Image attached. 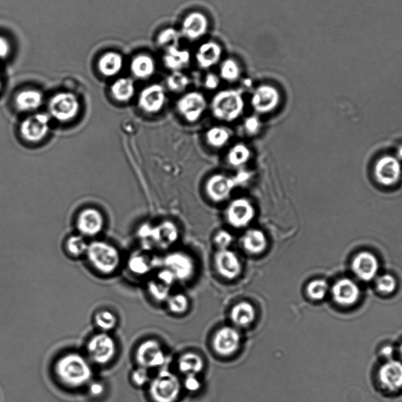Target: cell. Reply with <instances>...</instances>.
Segmentation results:
<instances>
[{
    "label": "cell",
    "instance_id": "cell-47",
    "mask_svg": "<svg viewBox=\"0 0 402 402\" xmlns=\"http://www.w3.org/2000/svg\"><path fill=\"white\" fill-rule=\"evenodd\" d=\"M233 241L234 237L232 234L225 229L219 230L214 236V242L215 246L219 248V250L229 249Z\"/></svg>",
    "mask_w": 402,
    "mask_h": 402
},
{
    "label": "cell",
    "instance_id": "cell-18",
    "mask_svg": "<svg viewBox=\"0 0 402 402\" xmlns=\"http://www.w3.org/2000/svg\"><path fill=\"white\" fill-rule=\"evenodd\" d=\"M179 228L171 221H163L159 225L152 227L148 240L149 245H154L161 249H167L179 239Z\"/></svg>",
    "mask_w": 402,
    "mask_h": 402
},
{
    "label": "cell",
    "instance_id": "cell-37",
    "mask_svg": "<svg viewBox=\"0 0 402 402\" xmlns=\"http://www.w3.org/2000/svg\"><path fill=\"white\" fill-rule=\"evenodd\" d=\"M88 243L86 242L82 235H72L65 241V250L67 253L74 258H79L87 253Z\"/></svg>",
    "mask_w": 402,
    "mask_h": 402
},
{
    "label": "cell",
    "instance_id": "cell-24",
    "mask_svg": "<svg viewBox=\"0 0 402 402\" xmlns=\"http://www.w3.org/2000/svg\"><path fill=\"white\" fill-rule=\"evenodd\" d=\"M241 246L250 255H260L268 247V239L262 230L257 228L249 229L241 237Z\"/></svg>",
    "mask_w": 402,
    "mask_h": 402
},
{
    "label": "cell",
    "instance_id": "cell-43",
    "mask_svg": "<svg viewBox=\"0 0 402 402\" xmlns=\"http://www.w3.org/2000/svg\"><path fill=\"white\" fill-rule=\"evenodd\" d=\"M167 302L170 311L175 314L186 313L189 308V300L183 294L170 295Z\"/></svg>",
    "mask_w": 402,
    "mask_h": 402
},
{
    "label": "cell",
    "instance_id": "cell-20",
    "mask_svg": "<svg viewBox=\"0 0 402 402\" xmlns=\"http://www.w3.org/2000/svg\"><path fill=\"white\" fill-rule=\"evenodd\" d=\"M209 22L207 17L201 12L189 13L182 23L181 34L190 41H196L207 34Z\"/></svg>",
    "mask_w": 402,
    "mask_h": 402
},
{
    "label": "cell",
    "instance_id": "cell-44",
    "mask_svg": "<svg viewBox=\"0 0 402 402\" xmlns=\"http://www.w3.org/2000/svg\"><path fill=\"white\" fill-rule=\"evenodd\" d=\"M130 379L135 387H142L147 385L151 380L149 369L138 366V368L131 373Z\"/></svg>",
    "mask_w": 402,
    "mask_h": 402
},
{
    "label": "cell",
    "instance_id": "cell-8",
    "mask_svg": "<svg viewBox=\"0 0 402 402\" xmlns=\"http://www.w3.org/2000/svg\"><path fill=\"white\" fill-rule=\"evenodd\" d=\"M51 116L47 114H36L24 119L19 127V133L25 142L38 143L48 135Z\"/></svg>",
    "mask_w": 402,
    "mask_h": 402
},
{
    "label": "cell",
    "instance_id": "cell-7",
    "mask_svg": "<svg viewBox=\"0 0 402 402\" xmlns=\"http://www.w3.org/2000/svg\"><path fill=\"white\" fill-rule=\"evenodd\" d=\"M255 214V208L252 201L246 197H239L228 204L224 215L230 227L241 229L252 223Z\"/></svg>",
    "mask_w": 402,
    "mask_h": 402
},
{
    "label": "cell",
    "instance_id": "cell-10",
    "mask_svg": "<svg viewBox=\"0 0 402 402\" xmlns=\"http://www.w3.org/2000/svg\"><path fill=\"white\" fill-rule=\"evenodd\" d=\"M281 94L278 88L270 84L257 87L251 98V105L256 114L265 115L272 113L279 107Z\"/></svg>",
    "mask_w": 402,
    "mask_h": 402
},
{
    "label": "cell",
    "instance_id": "cell-45",
    "mask_svg": "<svg viewBox=\"0 0 402 402\" xmlns=\"http://www.w3.org/2000/svg\"><path fill=\"white\" fill-rule=\"evenodd\" d=\"M377 285L380 292L390 294L396 288L397 283L393 276L385 274L380 276L377 280Z\"/></svg>",
    "mask_w": 402,
    "mask_h": 402
},
{
    "label": "cell",
    "instance_id": "cell-5",
    "mask_svg": "<svg viewBox=\"0 0 402 402\" xmlns=\"http://www.w3.org/2000/svg\"><path fill=\"white\" fill-rule=\"evenodd\" d=\"M86 351L91 362L98 366H107L116 358V342L109 333L100 332L91 336Z\"/></svg>",
    "mask_w": 402,
    "mask_h": 402
},
{
    "label": "cell",
    "instance_id": "cell-57",
    "mask_svg": "<svg viewBox=\"0 0 402 402\" xmlns=\"http://www.w3.org/2000/svg\"><path fill=\"white\" fill-rule=\"evenodd\" d=\"M400 156H402V149L400 150Z\"/></svg>",
    "mask_w": 402,
    "mask_h": 402
},
{
    "label": "cell",
    "instance_id": "cell-28",
    "mask_svg": "<svg viewBox=\"0 0 402 402\" xmlns=\"http://www.w3.org/2000/svg\"><path fill=\"white\" fill-rule=\"evenodd\" d=\"M123 58L116 51L105 52L98 62V69L105 77H114L122 71Z\"/></svg>",
    "mask_w": 402,
    "mask_h": 402
},
{
    "label": "cell",
    "instance_id": "cell-1",
    "mask_svg": "<svg viewBox=\"0 0 402 402\" xmlns=\"http://www.w3.org/2000/svg\"><path fill=\"white\" fill-rule=\"evenodd\" d=\"M55 373L62 385L72 389L88 386L93 378L91 361L76 352L61 356L55 362Z\"/></svg>",
    "mask_w": 402,
    "mask_h": 402
},
{
    "label": "cell",
    "instance_id": "cell-41",
    "mask_svg": "<svg viewBox=\"0 0 402 402\" xmlns=\"http://www.w3.org/2000/svg\"><path fill=\"white\" fill-rule=\"evenodd\" d=\"M128 268L136 275H146L149 272L151 266L149 261L142 255L135 254L130 257L128 261Z\"/></svg>",
    "mask_w": 402,
    "mask_h": 402
},
{
    "label": "cell",
    "instance_id": "cell-35",
    "mask_svg": "<svg viewBox=\"0 0 402 402\" xmlns=\"http://www.w3.org/2000/svg\"><path fill=\"white\" fill-rule=\"evenodd\" d=\"M94 322L100 332L109 333L116 327L118 320L114 312L109 309H101L95 314Z\"/></svg>",
    "mask_w": 402,
    "mask_h": 402
},
{
    "label": "cell",
    "instance_id": "cell-36",
    "mask_svg": "<svg viewBox=\"0 0 402 402\" xmlns=\"http://www.w3.org/2000/svg\"><path fill=\"white\" fill-rule=\"evenodd\" d=\"M220 74L223 81L234 83L239 80L241 69L234 59L227 58L220 65Z\"/></svg>",
    "mask_w": 402,
    "mask_h": 402
},
{
    "label": "cell",
    "instance_id": "cell-6",
    "mask_svg": "<svg viewBox=\"0 0 402 402\" xmlns=\"http://www.w3.org/2000/svg\"><path fill=\"white\" fill-rule=\"evenodd\" d=\"M81 103L77 96L69 91L58 92L48 102L49 116L59 122H69L77 117Z\"/></svg>",
    "mask_w": 402,
    "mask_h": 402
},
{
    "label": "cell",
    "instance_id": "cell-26",
    "mask_svg": "<svg viewBox=\"0 0 402 402\" xmlns=\"http://www.w3.org/2000/svg\"><path fill=\"white\" fill-rule=\"evenodd\" d=\"M43 102L42 92L36 89H25L19 91L15 98V105L18 111L28 113L37 110Z\"/></svg>",
    "mask_w": 402,
    "mask_h": 402
},
{
    "label": "cell",
    "instance_id": "cell-11",
    "mask_svg": "<svg viewBox=\"0 0 402 402\" xmlns=\"http://www.w3.org/2000/svg\"><path fill=\"white\" fill-rule=\"evenodd\" d=\"M135 361L138 366L145 368H159L166 363V355L159 342L148 340L141 342L137 347Z\"/></svg>",
    "mask_w": 402,
    "mask_h": 402
},
{
    "label": "cell",
    "instance_id": "cell-31",
    "mask_svg": "<svg viewBox=\"0 0 402 402\" xmlns=\"http://www.w3.org/2000/svg\"><path fill=\"white\" fill-rule=\"evenodd\" d=\"M135 85L130 78H119L111 85L110 93L118 102L127 103L135 95Z\"/></svg>",
    "mask_w": 402,
    "mask_h": 402
},
{
    "label": "cell",
    "instance_id": "cell-49",
    "mask_svg": "<svg viewBox=\"0 0 402 402\" xmlns=\"http://www.w3.org/2000/svg\"><path fill=\"white\" fill-rule=\"evenodd\" d=\"M157 280L170 288L171 286H173L177 281L174 274L167 268L163 269L161 272L157 274Z\"/></svg>",
    "mask_w": 402,
    "mask_h": 402
},
{
    "label": "cell",
    "instance_id": "cell-48",
    "mask_svg": "<svg viewBox=\"0 0 402 402\" xmlns=\"http://www.w3.org/2000/svg\"><path fill=\"white\" fill-rule=\"evenodd\" d=\"M88 394L93 398H100L105 393V386L100 381L92 380L88 385Z\"/></svg>",
    "mask_w": 402,
    "mask_h": 402
},
{
    "label": "cell",
    "instance_id": "cell-50",
    "mask_svg": "<svg viewBox=\"0 0 402 402\" xmlns=\"http://www.w3.org/2000/svg\"><path fill=\"white\" fill-rule=\"evenodd\" d=\"M184 387L190 392H196L200 390L201 383L196 375H187L184 381Z\"/></svg>",
    "mask_w": 402,
    "mask_h": 402
},
{
    "label": "cell",
    "instance_id": "cell-51",
    "mask_svg": "<svg viewBox=\"0 0 402 402\" xmlns=\"http://www.w3.org/2000/svg\"><path fill=\"white\" fill-rule=\"evenodd\" d=\"M220 84V76L215 74H212V72L207 74L206 79H204V87H206L208 90H215L219 88Z\"/></svg>",
    "mask_w": 402,
    "mask_h": 402
},
{
    "label": "cell",
    "instance_id": "cell-9",
    "mask_svg": "<svg viewBox=\"0 0 402 402\" xmlns=\"http://www.w3.org/2000/svg\"><path fill=\"white\" fill-rule=\"evenodd\" d=\"M208 102L206 97L199 91H190L183 95L176 103L179 114L189 123H196L206 113Z\"/></svg>",
    "mask_w": 402,
    "mask_h": 402
},
{
    "label": "cell",
    "instance_id": "cell-54",
    "mask_svg": "<svg viewBox=\"0 0 402 402\" xmlns=\"http://www.w3.org/2000/svg\"><path fill=\"white\" fill-rule=\"evenodd\" d=\"M382 354L387 358H391L393 354V348L390 346L384 347L382 349Z\"/></svg>",
    "mask_w": 402,
    "mask_h": 402
},
{
    "label": "cell",
    "instance_id": "cell-3",
    "mask_svg": "<svg viewBox=\"0 0 402 402\" xmlns=\"http://www.w3.org/2000/svg\"><path fill=\"white\" fill-rule=\"evenodd\" d=\"M246 103L241 91L223 90L216 93L210 102L213 116L220 121L232 123L243 114Z\"/></svg>",
    "mask_w": 402,
    "mask_h": 402
},
{
    "label": "cell",
    "instance_id": "cell-17",
    "mask_svg": "<svg viewBox=\"0 0 402 402\" xmlns=\"http://www.w3.org/2000/svg\"><path fill=\"white\" fill-rule=\"evenodd\" d=\"M104 227L103 215L96 208H85L77 216L76 227L83 236H95L102 232Z\"/></svg>",
    "mask_w": 402,
    "mask_h": 402
},
{
    "label": "cell",
    "instance_id": "cell-27",
    "mask_svg": "<svg viewBox=\"0 0 402 402\" xmlns=\"http://www.w3.org/2000/svg\"><path fill=\"white\" fill-rule=\"evenodd\" d=\"M255 318V308L247 301L237 302L230 311V320L236 328H247L253 324Z\"/></svg>",
    "mask_w": 402,
    "mask_h": 402
},
{
    "label": "cell",
    "instance_id": "cell-53",
    "mask_svg": "<svg viewBox=\"0 0 402 402\" xmlns=\"http://www.w3.org/2000/svg\"><path fill=\"white\" fill-rule=\"evenodd\" d=\"M250 177H251V175H250L247 170H242L241 173L234 177V179L236 186H239V185H242L243 183L246 182L250 179Z\"/></svg>",
    "mask_w": 402,
    "mask_h": 402
},
{
    "label": "cell",
    "instance_id": "cell-14",
    "mask_svg": "<svg viewBox=\"0 0 402 402\" xmlns=\"http://www.w3.org/2000/svg\"><path fill=\"white\" fill-rule=\"evenodd\" d=\"M236 187L234 177L215 174L206 181V193L210 201L219 203L229 199Z\"/></svg>",
    "mask_w": 402,
    "mask_h": 402
},
{
    "label": "cell",
    "instance_id": "cell-33",
    "mask_svg": "<svg viewBox=\"0 0 402 402\" xmlns=\"http://www.w3.org/2000/svg\"><path fill=\"white\" fill-rule=\"evenodd\" d=\"M252 152L246 144L239 142L234 145L228 151L227 160L230 166L240 168L251 159Z\"/></svg>",
    "mask_w": 402,
    "mask_h": 402
},
{
    "label": "cell",
    "instance_id": "cell-4",
    "mask_svg": "<svg viewBox=\"0 0 402 402\" xmlns=\"http://www.w3.org/2000/svg\"><path fill=\"white\" fill-rule=\"evenodd\" d=\"M179 378L168 370H162L149 384V397L154 402H175L180 397Z\"/></svg>",
    "mask_w": 402,
    "mask_h": 402
},
{
    "label": "cell",
    "instance_id": "cell-55",
    "mask_svg": "<svg viewBox=\"0 0 402 402\" xmlns=\"http://www.w3.org/2000/svg\"><path fill=\"white\" fill-rule=\"evenodd\" d=\"M2 86H3L2 78L1 76H0V91H1L2 89Z\"/></svg>",
    "mask_w": 402,
    "mask_h": 402
},
{
    "label": "cell",
    "instance_id": "cell-22",
    "mask_svg": "<svg viewBox=\"0 0 402 402\" xmlns=\"http://www.w3.org/2000/svg\"><path fill=\"white\" fill-rule=\"evenodd\" d=\"M334 300L338 304L350 307L355 304L360 297V289L356 283L350 279H341L333 288Z\"/></svg>",
    "mask_w": 402,
    "mask_h": 402
},
{
    "label": "cell",
    "instance_id": "cell-23",
    "mask_svg": "<svg viewBox=\"0 0 402 402\" xmlns=\"http://www.w3.org/2000/svg\"><path fill=\"white\" fill-rule=\"evenodd\" d=\"M352 269L356 275L363 281H371L377 274L379 262L375 256L368 252L361 253L356 255Z\"/></svg>",
    "mask_w": 402,
    "mask_h": 402
},
{
    "label": "cell",
    "instance_id": "cell-40",
    "mask_svg": "<svg viewBox=\"0 0 402 402\" xmlns=\"http://www.w3.org/2000/svg\"><path fill=\"white\" fill-rule=\"evenodd\" d=\"M180 32L173 28H168L161 32L157 36V43L160 47L168 48L176 47L179 44Z\"/></svg>",
    "mask_w": 402,
    "mask_h": 402
},
{
    "label": "cell",
    "instance_id": "cell-30",
    "mask_svg": "<svg viewBox=\"0 0 402 402\" xmlns=\"http://www.w3.org/2000/svg\"><path fill=\"white\" fill-rule=\"evenodd\" d=\"M130 72L140 80H147L155 74L156 62L148 55H138L130 62Z\"/></svg>",
    "mask_w": 402,
    "mask_h": 402
},
{
    "label": "cell",
    "instance_id": "cell-29",
    "mask_svg": "<svg viewBox=\"0 0 402 402\" xmlns=\"http://www.w3.org/2000/svg\"><path fill=\"white\" fill-rule=\"evenodd\" d=\"M190 59V53L187 50L180 49L176 46L166 49L163 62L167 69L176 72L187 67Z\"/></svg>",
    "mask_w": 402,
    "mask_h": 402
},
{
    "label": "cell",
    "instance_id": "cell-21",
    "mask_svg": "<svg viewBox=\"0 0 402 402\" xmlns=\"http://www.w3.org/2000/svg\"><path fill=\"white\" fill-rule=\"evenodd\" d=\"M379 378L382 385L390 392H397L402 388V363L389 361L380 369Z\"/></svg>",
    "mask_w": 402,
    "mask_h": 402
},
{
    "label": "cell",
    "instance_id": "cell-38",
    "mask_svg": "<svg viewBox=\"0 0 402 402\" xmlns=\"http://www.w3.org/2000/svg\"><path fill=\"white\" fill-rule=\"evenodd\" d=\"M190 83L189 78L181 71L173 72L167 78V86L170 91L180 93L188 88Z\"/></svg>",
    "mask_w": 402,
    "mask_h": 402
},
{
    "label": "cell",
    "instance_id": "cell-15",
    "mask_svg": "<svg viewBox=\"0 0 402 402\" xmlns=\"http://www.w3.org/2000/svg\"><path fill=\"white\" fill-rule=\"evenodd\" d=\"M164 267L170 270L177 281H186L193 278L195 263L189 255L183 252H175L168 255L163 260Z\"/></svg>",
    "mask_w": 402,
    "mask_h": 402
},
{
    "label": "cell",
    "instance_id": "cell-16",
    "mask_svg": "<svg viewBox=\"0 0 402 402\" xmlns=\"http://www.w3.org/2000/svg\"><path fill=\"white\" fill-rule=\"evenodd\" d=\"M214 263L217 272L227 280H234L242 272V263L239 255L229 249L219 250L214 256Z\"/></svg>",
    "mask_w": 402,
    "mask_h": 402
},
{
    "label": "cell",
    "instance_id": "cell-42",
    "mask_svg": "<svg viewBox=\"0 0 402 402\" xmlns=\"http://www.w3.org/2000/svg\"><path fill=\"white\" fill-rule=\"evenodd\" d=\"M149 295L157 302L167 301L170 297V287L159 281H151L148 284Z\"/></svg>",
    "mask_w": 402,
    "mask_h": 402
},
{
    "label": "cell",
    "instance_id": "cell-25",
    "mask_svg": "<svg viewBox=\"0 0 402 402\" xmlns=\"http://www.w3.org/2000/svg\"><path fill=\"white\" fill-rule=\"evenodd\" d=\"M222 55L221 46L214 41H208L201 45L197 50L196 61L200 68L208 69L220 62Z\"/></svg>",
    "mask_w": 402,
    "mask_h": 402
},
{
    "label": "cell",
    "instance_id": "cell-12",
    "mask_svg": "<svg viewBox=\"0 0 402 402\" xmlns=\"http://www.w3.org/2000/svg\"><path fill=\"white\" fill-rule=\"evenodd\" d=\"M241 344V335L235 327L224 326L217 331L213 339V347L216 354L229 357L239 351Z\"/></svg>",
    "mask_w": 402,
    "mask_h": 402
},
{
    "label": "cell",
    "instance_id": "cell-56",
    "mask_svg": "<svg viewBox=\"0 0 402 402\" xmlns=\"http://www.w3.org/2000/svg\"><path fill=\"white\" fill-rule=\"evenodd\" d=\"M400 351H401V354L402 355V345L401 346Z\"/></svg>",
    "mask_w": 402,
    "mask_h": 402
},
{
    "label": "cell",
    "instance_id": "cell-13",
    "mask_svg": "<svg viewBox=\"0 0 402 402\" xmlns=\"http://www.w3.org/2000/svg\"><path fill=\"white\" fill-rule=\"evenodd\" d=\"M166 101V89L161 84L154 83L147 86L140 92L138 105L145 114L154 115L161 112Z\"/></svg>",
    "mask_w": 402,
    "mask_h": 402
},
{
    "label": "cell",
    "instance_id": "cell-19",
    "mask_svg": "<svg viewBox=\"0 0 402 402\" xmlns=\"http://www.w3.org/2000/svg\"><path fill=\"white\" fill-rule=\"evenodd\" d=\"M401 173L400 163L392 156L382 157L375 167V175L377 181L387 187L393 186L397 183Z\"/></svg>",
    "mask_w": 402,
    "mask_h": 402
},
{
    "label": "cell",
    "instance_id": "cell-46",
    "mask_svg": "<svg viewBox=\"0 0 402 402\" xmlns=\"http://www.w3.org/2000/svg\"><path fill=\"white\" fill-rule=\"evenodd\" d=\"M262 128L260 119L257 115H253L247 117L243 122V129L249 136H255L260 133Z\"/></svg>",
    "mask_w": 402,
    "mask_h": 402
},
{
    "label": "cell",
    "instance_id": "cell-52",
    "mask_svg": "<svg viewBox=\"0 0 402 402\" xmlns=\"http://www.w3.org/2000/svg\"><path fill=\"white\" fill-rule=\"evenodd\" d=\"M11 52V44L8 39L0 36V59L8 57Z\"/></svg>",
    "mask_w": 402,
    "mask_h": 402
},
{
    "label": "cell",
    "instance_id": "cell-39",
    "mask_svg": "<svg viewBox=\"0 0 402 402\" xmlns=\"http://www.w3.org/2000/svg\"><path fill=\"white\" fill-rule=\"evenodd\" d=\"M328 290V283L325 280L316 279L307 286V295L309 299L319 301L324 299Z\"/></svg>",
    "mask_w": 402,
    "mask_h": 402
},
{
    "label": "cell",
    "instance_id": "cell-2",
    "mask_svg": "<svg viewBox=\"0 0 402 402\" xmlns=\"http://www.w3.org/2000/svg\"><path fill=\"white\" fill-rule=\"evenodd\" d=\"M85 255L92 268L104 275L114 274L121 265V257L119 250L103 241L88 243Z\"/></svg>",
    "mask_w": 402,
    "mask_h": 402
},
{
    "label": "cell",
    "instance_id": "cell-32",
    "mask_svg": "<svg viewBox=\"0 0 402 402\" xmlns=\"http://www.w3.org/2000/svg\"><path fill=\"white\" fill-rule=\"evenodd\" d=\"M180 371L187 375H197L203 371L204 361L201 356L196 353L189 352L181 356L177 361Z\"/></svg>",
    "mask_w": 402,
    "mask_h": 402
},
{
    "label": "cell",
    "instance_id": "cell-34",
    "mask_svg": "<svg viewBox=\"0 0 402 402\" xmlns=\"http://www.w3.org/2000/svg\"><path fill=\"white\" fill-rule=\"evenodd\" d=\"M230 138H232L230 131L222 126L210 127L206 133L207 143L215 149H221L227 146Z\"/></svg>",
    "mask_w": 402,
    "mask_h": 402
}]
</instances>
